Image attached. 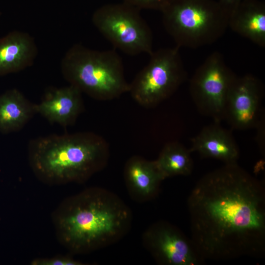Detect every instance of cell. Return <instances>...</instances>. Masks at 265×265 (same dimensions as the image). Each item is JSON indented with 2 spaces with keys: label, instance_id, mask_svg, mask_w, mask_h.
Here are the masks:
<instances>
[{
  "label": "cell",
  "instance_id": "cell-15",
  "mask_svg": "<svg viewBox=\"0 0 265 265\" xmlns=\"http://www.w3.org/2000/svg\"><path fill=\"white\" fill-rule=\"evenodd\" d=\"M228 27L261 47H265V4L243 0L229 13Z\"/></svg>",
  "mask_w": 265,
  "mask_h": 265
},
{
  "label": "cell",
  "instance_id": "cell-5",
  "mask_svg": "<svg viewBox=\"0 0 265 265\" xmlns=\"http://www.w3.org/2000/svg\"><path fill=\"white\" fill-rule=\"evenodd\" d=\"M162 23L179 48L214 43L228 27L229 13L215 0H173L161 12Z\"/></svg>",
  "mask_w": 265,
  "mask_h": 265
},
{
  "label": "cell",
  "instance_id": "cell-9",
  "mask_svg": "<svg viewBox=\"0 0 265 265\" xmlns=\"http://www.w3.org/2000/svg\"><path fill=\"white\" fill-rule=\"evenodd\" d=\"M142 241L159 265H199L205 261L191 239L166 221H158L149 226L142 235Z\"/></svg>",
  "mask_w": 265,
  "mask_h": 265
},
{
  "label": "cell",
  "instance_id": "cell-16",
  "mask_svg": "<svg viewBox=\"0 0 265 265\" xmlns=\"http://www.w3.org/2000/svg\"><path fill=\"white\" fill-rule=\"evenodd\" d=\"M36 113L35 104L19 90L6 91L0 95V132L7 134L20 131Z\"/></svg>",
  "mask_w": 265,
  "mask_h": 265
},
{
  "label": "cell",
  "instance_id": "cell-8",
  "mask_svg": "<svg viewBox=\"0 0 265 265\" xmlns=\"http://www.w3.org/2000/svg\"><path fill=\"white\" fill-rule=\"evenodd\" d=\"M237 75L219 52L210 54L197 68L189 81V92L198 111L220 123L226 99Z\"/></svg>",
  "mask_w": 265,
  "mask_h": 265
},
{
  "label": "cell",
  "instance_id": "cell-18",
  "mask_svg": "<svg viewBox=\"0 0 265 265\" xmlns=\"http://www.w3.org/2000/svg\"><path fill=\"white\" fill-rule=\"evenodd\" d=\"M31 265H85L86 264L76 260L69 256L57 255L50 258H40L33 259Z\"/></svg>",
  "mask_w": 265,
  "mask_h": 265
},
{
  "label": "cell",
  "instance_id": "cell-20",
  "mask_svg": "<svg viewBox=\"0 0 265 265\" xmlns=\"http://www.w3.org/2000/svg\"><path fill=\"white\" fill-rule=\"evenodd\" d=\"M243 0H218L229 13Z\"/></svg>",
  "mask_w": 265,
  "mask_h": 265
},
{
  "label": "cell",
  "instance_id": "cell-1",
  "mask_svg": "<svg viewBox=\"0 0 265 265\" xmlns=\"http://www.w3.org/2000/svg\"><path fill=\"white\" fill-rule=\"evenodd\" d=\"M191 240L204 259L259 257L265 252V189L239 166L203 176L187 199Z\"/></svg>",
  "mask_w": 265,
  "mask_h": 265
},
{
  "label": "cell",
  "instance_id": "cell-11",
  "mask_svg": "<svg viewBox=\"0 0 265 265\" xmlns=\"http://www.w3.org/2000/svg\"><path fill=\"white\" fill-rule=\"evenodd\" d=\"M36 113L52 124L63 127L74 124L84 109L82 92L72 85L48 89L40 103L35 104Z\"/></svg>",
  "mask_w": 265,
  "mask_h": 265
},
{
  "label": "cell",
  "instance_id": "cell-2",
  "mask_svg": "<svg viewBox=\"0 0 265 265\" xmlns=\"http://www.w3.org/2000/svg\"><path fill=\"white\" fill-rule=\"evenodd\" d=\"M51 217L58 241L75 254L117 242L129 233L132 221L131 210L119 196L96 186L65 198Z\"/></svg>",
  "mask_w": 265,
  "mask_h": 265
},
{
  "label": "cell",
  "instance_id": "cell-6",
  "mask_svg": "<svg viewBox=\"0 0 265 265\" xmlns=\"http://www.w3.org/2000/svg\"><path fill=\"white\" fill-rule=\"evenodd\" d=\"M179 48H160L129 83V92L140 106L153 107L169 98L187 79Z\"/></svg>",
  "mask_w": 265,
  "mask_h": 265
},
{
  "label": "cell",
  "instance_id": "cell-21",
  "mask_svg": "<svg viewBox=\"0 0 265 265\" xmlns=\"http://www.w3.org/2000/svg\"></svg>",
  "mask_w": 265,
  "mask_h": 265
},
{
  "label": "cell",
  "instance_id": "cell-4",
  "mask_svg": "<svg viewBox=\"0 0 265 265\" xmlns=\"http://www.w3.org/2000/svg\"><path fill=\"white\" fill-rule=\"evenodd\" d=\"M61 71L70 85L97 100H112L129 92L122 59L114 50L74 45L62 59Z\"/></svg>",
  "mask_w": 265,
  "mask_h": 265
},
{
  "label": "cell",
  "instance_id": "cell-7",
  "mask_svg": "<svg viewBox=\"0 0 265 265\" xmlns=\"http://www.w3.org/2000/svg\"><path fill=\"white\" fill-rule=\"evenodd\" d=\"M92 22L115 48L128 55L153 52L151 29L134 7L123 2L105 4L94 12Z\"/></svg>",
  "mask_w": 265,
  "mask_h": 265
},
{
  "label": "cell",
  "instance_id": "cell-10",
  "mask_svg": "<svg viewBox=\"0 0 265 265\" xmlns=\"http://www.w3.org/2000/svg\"><path fill=\"white\" fill-rule=\"evenodd\" d=\"M263 85L251 74L236 76L229 90L224 119L232 129H257L265 122Z\"/></svg>",
  "mask_w": 265,
  "mask_h": 265
},
{
  "label": "cell",
  "instance_id": "cell-17",
  "mask_svg": "<svg viewBox=\"0 0 265 265\" xmlns=\"http://www.w3.org/2000/svg\"><path fill=\"white\" fill-rule=\"evenodd\" d=\"M190 153L189 149L178 142L166 143L155 160L164 179L190 174L193 167Z\"/></svg>",
  "mask_w": 265,
  "mask_h": 265
},
{
  "label": "cell",
  "instance_id": "cell-13",
  "mask_svg": "<svg viewBox=\"0 0 265 265\" xmlns=\"http://www.w3.org/2000/svg\"><path fill=\"white\" fill-rule=\"evenodd\" d=\"M220 123L205 127L191 139V153L196 152L203 158L220 160L225 164L237 163L239 149L231 132Z\"/></svg>",
  "mask_w": 265,
  "mask_h": 265
},
{
  "label": "cell",
  "instance_id": "cell-3",
  "mask_svg": "<svg viewBox=\"0 0 265 265\" xmlns=\"http://www.w3.org/2000/svg\"><path fill=\"white\" fill-rule=\"evenodd\" d=\"M29 166L49 186L81 184L107 164L110 148L105 139L89 132L50 134L30 140Z\"/></svg>",
  "mask_w": 265,
  "mask_h": 265
},
{
  "label": "cell",
  "instance_id": "cell-12",
  "mask_svg": "<svg viewBox=\"0 0 265 265\" xmlns=\"http://www.w3.org/2000/svg\"><path fill=\"white\" fill-rule=\"evenodd\" d=\"M123 174L129 195L138 202L154 198L165 180L155 160H149L139 156L129 158L125 164Z\"/></svg>",
  "mask_w": 265,
  "mask_h": 265
},
{
  "label": "cell",
  "instance_id": "cell-19",
  "mask_svg": "<svg viewBox=\"0 0 265 265\" xmlns=\"http://www.w3.org/2000/svg\"><path fill=\"white\" fill-rule=\"evenodd\" d=\"M124 2L139 10L151 9L163 11L173 0H122Z\"/></svg>",
  "mask_w": 265,
  "mask_h": 265
},
{
  "label": "cell",
  "instance_id": "cell-14",
  "mask_svg": "<svg viewBox=\"0 0 265 265\" xmlns=\"http://www.w3.org/2000/svg\"><path fill=\"white\" fill-rule=\"evenodd\" d=\"M37 54V45L28 33L15 30L0 38V76L30 67Z\"/></svg>",
  "mask_w": 265,
  "mask_h": 265
}]
</instances>
